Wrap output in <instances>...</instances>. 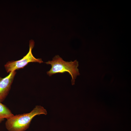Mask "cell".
<instances>
[{
    "label": "cell",
    "instance_id": "cell-4",
    "mask_svg": "<svg viewBox=\"0 0 131 131\" xmlns=\"http://www.w3.org/2000/svg\"><path fill=\"white\" fill-rule=\"evenodd\" d=\"M16 74L14 71L4 78L0 77V102H3L8 95Z\"/></svg>",
    "mask_w": 131,
    "mask_h": 131
},
{
    "label": "cell",
    "instance_id": "cell-1",
    "mask_svg": "<svg viewBox=\"0 0 131 131\" xmlns=\"http://www.w3.org/2000/svg\"><path fill=\"white\" fill-rule=\"evenodd\" d=\"M46 110L41 106H36L30 112L14 115L7 119L5 127L8 131H25L29 128L33 118L36 115H46Z\"/></svg>",
    "mask_w": 131,
    "mask_h": 131
},
{
    "label": "cell",
    "instance_id": "cell-2",
    "mask_svg": "<svg viewBox=\"0 0 131 131\" xmlns=\"http://www.w3.org/2000/svg\"><path fill=\"white\" fill-rule=\"evenodd\" d=\"M45 63L51 66L50 70L47 72V74L49 76L57 73L68 72L72 77V85L74 84L75 80L77 76L80 75L78 68V62L76 60L74 61L66 62L64 61L59 56L56 55L52 61H49Z\"/></svg>",
    "mask_w": 131,
    "mask_h": 131
},
{
    "label": "cell",
    "instance_id": "cell-5",
    "mask_svg": "<svg viewBox=\"0 0 131 131\" xmlns=\"http://www.w3.org/2000/svg\"><path fill=\"white\" fill-rule=\"evenodd\" d=\"M14 115L11 111L5 105L0 102V123Z\"/></svg>",
    "mask_w": 131,
    "mask_h": 131
},
{
    "label": "cell",
    "instance_id": "cell-3",
    "mask_svg": "<svg viewBox=\"0 0 131 131\" xmlns=\"http://www.w3.org/2000/svg\"><path fill=\"white\" fill-rule=\"evenodd\" d=\"M34 45V41L33 40H30L29 50L25 56L20 60L16 61H9L5 65V68L8 73L23 68L30 62H38L39 63L43 62L41 58H36L33 55L32 51Z\"/></svg>",
    "mask_w": 131,
    "mask_h": 131
}]
</instances>
